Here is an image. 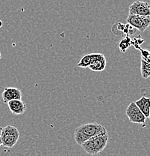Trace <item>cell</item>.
<instances>
[{
	"instance_id": "9a60e30c",
	"label": "cell",
	"mask_w": 150,
	"mask_h": 156,
	"mask_svg": "<svg viewBox=\"0 0 150 156\" xmlns=\"http://www.w3.org/2000/svg\"><path fill=\"white\" fill-rule=\"evenodd\" d=\"M2 127L0 126V146L2 145V139H1V135H2Z\"/></svg>"
},
{
	"instance_id": "7c38bea8",
	"label": "cell",
	"mask_w": 150,
	"mask_h": 156,
	"mask_svg": "<svg viewBox=\"0 0 150 156\" xmlns=\"http://www.w3.org/2000/svg\"><path fill=\"white\" fill-rule=\"evenodd\" d=\"M92 58H93V53L85 55V56H83V57L81 58L77 66L80 68H88L90 62H91Z\"/></svg>"
},
{
	"instance_id": "8992f818",
	"label": "cell",
	"mask_w": 150,
	"mask_h": 156,
	"mask_svg": "<svg viewBox=\"0 0 150 156\" xmlns=\"http://www.w3.org/2000/svg\"><path fill=\"white\" fill-rule=\"evenodd\" d=\"M129 14L150 17V5L146 2H134L129 6Z\"/></svg>"
},
{
	"instance_id": "9c48e42d",
	"label": "cell",
	"mask_w": 150,
	"mask_h": 156,
	"mask_svg": "<svg viewBox=\"0 0 150 156\" xmlns=\"http://www.w3.org/2000/svg\"><path fill=\"white\" fill-rule=\"evenodd\" d=\"M9 110L14 115H22L26 110V105L22 100H12L8 102Z\"/></svg>"
},
{
	"instance_id": "e0dca14e",
	"label": "cell",
	"mask_w": 150,
	"mask_h": 156,
	"mask_svg": "<svg viewBox=\"0 0 150 156\" xmlns=\"http://www.w3.org/2000/svg\"><path fill=\"white\" fill-rule=\"evenodd\" d=\"M2 58V54H1V52H0V59H1Z\"/></svg>"
},
{
	"instance_id": "6da1fadb",
	"label": "cell",
	"mask_w": 150,
	"mask_h": 156,
	"mask_svg": "<svg viewBox=\"0 0 150 156\" xmlns=\"http://www.w3.org/2000/svg\"><path fill=\"white\" fill-rule=\"evenodd\" d=\"M104 133H107V130L102 125L97 122L87 123L75 128L74 139L76 144L81 146L90 138Z\"/></svg>"
},
{
	"instance_id": "4fadbf2b",
	"label": "cell",
	"mask_w": 150,
	"mask_h": 156,
	"mask_svg": "<svg viewBox=\"0 0 150 156\" xmlns=\"http://www.w3.org/2000/svg\"><path fill=\"white\" fill-rule=\"evenodd\" d=\"M132 45V40H131L129 37L127 35L123 39L120 41V44H119V49L121 52L125 53L126 50Z\"/></svg>"
},
{
	"instance_id": "277c9868",
	"label": "cell",
	"mask_w": 150,
	"mask_h": 156,
	"mask_svg": "<svg viewBox=\"0 0 150 156\" xmlns=\"http://www.w3.org/2000/svg\"><path fill=\"white\" fill-rule=\"evenodd\" d=\"M126 22L134 28L138 29L140 32H143L150 26V17L128 14L126 18Z\"/></svg>"
},
{
	"instance_id": "5b68a950",
	"label": "cell",
	"mask_w": 150,
	"mask_h": 156,
	"mask_svg": "<svg viewBox=\"0 0 150 156\" xmlns=\"http://www.w3.org/2000/svg\"><path fill=\"white\" fill-rule=\"evenodd\" d=\"M125 114H126L131 122L143 125L146 122V116L143 115V113L138 108V107L137 106L135 102L130 103V105L127 107Z\"/></svg>"
},
{
	"instance_id": "3957f363",
	"label": "cell",
	"mask_w": 150,
	"mask_h": 156,
	"mask_svg": "<svg viewBox=\"0 0 150 156\" xmlns=\"http://www.w3.org/2000/svg\"><path fill=\"white\" fill-rule=\"evenodd\" d=\"M20 138V131L16 127L7 126L2 130V145L5 147L12 148L16 145Z\"/></svg>"
},
{
	"instance_id": "30bf717a",
	"label": "cell",
	"mask_w": 150,
	"mask_h": 156,
	"mask_svg": "<svg viewBox=\"0 0 150 156\" xmlns=\"http://www.w3.org/2000/svg\"><path fill=\"white\" fill-rule=\"evenodd\" d=\"M135 103L141 110L146 118H149L150 112V98L142 96L139 100L135 101Z\"/></svg>"
},
{
	"instance_id": "52a82bcc",
	"label": "cell",
	"mask_w": 150,
	"mask_h": 156,
	"mask_svg": "<svg viewBox=\"0 0 150 156\" xmlns=\"http://www.w3.org/2000/svg\"><path fill=\"white\" fill-rule=\"evenodd\" d=\"M106 66V58L102 53H93V58L89 68L91 71L95 72H100L104 71Z\"/></svg>"
},
{
	"instance_id": "8fae6325",
	"label": "cell",
	"mask_w": 150,
	"mask_h": 156,
	"mask_svg": "<svg viewBox=\"0 0 150 156\" xmlns=\"http://www.w3.org/2000/svg\"><path fill=\"white\" fill-rule=\"evenodd\" d=\"M140 73L143 79H147L150 77V64L143 58L140 60Z\"/></svg>"
},
{
	"instance_id": "ba28073f",
	"label": "cell",
	"mask_w": 150,
	"mask_h": 156,
	"mask_svg": "<svg viewBox=\"0 0 150 156\" xmlns=\"http://www.w3.org/2000/svg\"><path fill=\"white\" fill-rule=\"evenodd\" d=\"M2 101L5 104L12 100H17V99L20 100L22 99V92L17 88H5L2 94Z\"/></svg>"
},
{
	"instance_id": "7a4b0ae2",
	"label": "cell",
	"mask_w": 150,
	"mask_h": 156,
	"mask_svg": "<svg viewBox=\"0 0 150 156\" xmlns=\"http://www.w3.org/2000/svg\"><path fill=\"white\" fill-rule=\"evenodd\" d=\"M108 141V133L99 134L90 138L82 144L81 146L85 152L90 155H94L102 152L106 147Z\"/></svg>"
},
{
	"instance_id": "5bb4252c",
	"label": "cell",
	"mask_w": 150,
	"mask_h": 156,
	"mask_svg": "<svg viewBox=\"0 0 150 156\" xmlns=\"http://www.w3.org/2000/svg\"><path fill=\"white\" fill-rule=\"evenodd\" d=\"M141 58H143V60H145L146 62H149L150 64V52L149 54L147 55L146 56H145V57H141Z\"/></svg>"
},
{
	"instance_id": "ac0fdd59",
	"label": "cell",
	"mask_w": 150,
	"mask_h": 156,
	"mask_svg": "<svg viewBox=\"0 0 150 156\" xmlns=\"http://www.w3.org/2000/svg\"><path fill=\"white\" fill-rule=\"evenodd\" d=\"M149 120H150V112H149Z\"/></svg>"
},
{
	"instance_id": "2e32d148",
	"label": "cell",
	"mask_w": 150,
	"mask_h": 156,
	"mask_svg": "<svg viewBox=\"0 0 150 156\" xmlns=\"http://www.w3.org/2000/svg\"><path fill=\"white\" fill-rule=\"evenodd\" d=\"M2 27V20H0V28Z\"/></svg>"
}]
</instances>
